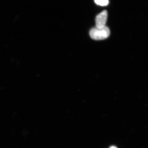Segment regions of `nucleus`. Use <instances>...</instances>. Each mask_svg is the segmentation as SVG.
I'll list each match as a JSON object with an SVG mask.
<instances>
[{"label":"nucleus","mask_w":148,"mask_h":148,"mask_svg":"<svg viewBox=\"0 0 148 148\" xmlns=\"http://www.w3.org/2000/svg\"><path fill=\"white\" fill-rule=\"evenodd\" d=\"M95 3L101 6H106L109 3L108 0H94Z\"/></svg>","instance_id":"3"},{"label":"nucleus","mask_w":148,"mask_h":148,"mask_svg":"<svg viewBox=\"0 0 148 148\" xmlns=\"http://www.w3.org/2000/svg\"><path fill=\"white\" fill-rule=\"evenodd\" d=\"M110 34V29L106 26L101 28L96 27L93 28L90 32V37L92 39L96 40H104L108 38Z\"/></svg>","instance_id":"1"},{"label":"nucleus","mask_w":148,"mask_h":148,"mask_svg":"<svg viewBox=\"0 0 148 148\" xmlns=\"http://www.w3.org/2000/svg\"><path fill=\"white\" fill-rule=\"evenodd\" d=\"M108 17V12L105 10L103 11L96 16L95 19L96 27L101 28L106 26Z\"/></svg>","instance_id":"2"},{"label":"nucleus","mask_w":148,"mask_h":148,"mask_svg":"<svg viewBox=\"0 0 148 148\" xmlns=\"http://www.w3.org/2000/svg\"><path fill=\"white\" fill-rule=\"evenodd\" d=\"M110 148H117V147H115V146H111V147H110Z\"/></svg>","instance_id":"4"}]
</instances>
